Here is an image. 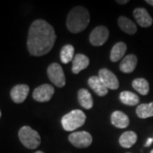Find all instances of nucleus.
<instances>
[{"instance_id":"14","label":"nucleus","mask_w":153,"mask_h":153,"mask_svg":"<svg viewBox=\"0 0 153 153\" xmlns=\"http://www.w3.org/2000/svg\"><path fill=\"white\" fill-rule=\"evenodd\" d=\"M137 62H138V59L136 55L132 54L128 55L121 61L119 68L124 73H131L134 71L137 66Z\"/></svg>"},{"instance_id":"12","label":"nucleus","mask_w":153,"mask_h":153,"mask_svg":"<svg viewBox=\"0 0 153 153\" xmlns=\"http://www.w3.org/2000/svg\"><path fill=\"white\" fill-rule=\"evenodd\" d=\"M89 65V59L82 54H76L72 60V72L78 74L79 72L86 69Z\"/></svg>"},{"instance_id":"8","label":"nucleus","mask_w":153,"mask_h":153,"mask_svg":"<svg viewBox=\"0 0 153 153\" xmlns=\"http://www.w3.org/2000/svg\"><path fill=\"white\" fill-rule=\"evenodd\" d=\"M55 93V88L49 84H43L34 89L33 97L38 102H46L50 100Z\"/></svg>"},{"instance_id":"6","label":"nucleus","mask_w":153,"mask_h":153,"mask_svg":"<svg viewBox=\"0 0 153 153\" xmlns=\"http://www.w3.org/2000/svg\"><path fill=\"white\" fill-rule=\"evenodd\" d=\"M69 141L77 148H86L92 143V136L86 131H79L71 133L68 137Z\"/></svg>"},{"instance_id":"10","label":"nucleus","mask_w":153,"mask_h":153,"mask_svg":"<svg viewBox=\"0 0 153 153\" xmlns=\"http://www.w3.org/2000/svg\"><path fill=\"white\" fill-rule=\"evenodd\" d=\"M29 94V87L26 84H18L13 88L10 91V97L12 100L20 104L25 101Z\"/></svg>"},{"instance_id":"9","label":"nucleus","mask_w":153,"mask_h":153,"mask_svg":"<svg viewBox=\"0 0 153 153\" xmlns=\"http://www.w3.org/2000/svg\"><path fill=\"white\" fill-rule=\"evenodd\" d=\"M98 76L108 89L115 90L119 88V82L117 77L112 71H111L108 69L105 68L100 69L99 71Z\"/></svg>"},{"instance_id":"22","label":"nucleus","mask_w":153,"mask_h":153,"mask_svg":"<svg viewBox=\"0 0 153 153\" xmlns=\"http://www.w3.org/2000/svg\"><path fill=\"white\" fill-rule=\"evenodd\" d=\"M136 113L140 118H143V119L153 117V102H151L149 104H141L138 105Z\"/></svg>"},{"instance_id":"7","label":"nucleus","mask_w":153,"mask_h":153,"mask_svg":"<svg viewBox=\"0 0 153 153\" xmlns=\"http://www.w3.org/2000/svg\"><path fill=\"white\" fill-rule=\"evenodd\" d=\"M109 38V31L104 26H99L89 35V42L94 46H101Z\"/></svg>"},{"instance_id":"18","label":"nucleus","mask_w":153,"mask_h":153,"mask_svg":"<svg viewBox=\"0 0 153 153\" xmlns=\"http://www.w3.org/2000/svg\"><path fill=\"white\" fill-rule=\"evenodd\" d=\"M118 26L124 33L128 34H134L137 32L136 25L132 22L130 19L125 16H120L118 18Z\"/></svg>"},{"instance_id":"21","label":"nucleus","mask_w":153,"mask_h":153,"mask_svg":"<svg viewBox=\"0 0 153 153\" xmlns=\"http://www.w3.org/2000/svg\"><path fill=\"white\" fill-rule=\"evenodd\" d=\"M120 100L127 105H136L140 102V98L135 94L129 91H123L120 94Z\"/></svg>"},{"instance_id":"24","label":"nucleus","mask_w":153,"mask_h":153,"mask_svg":"<svg viewBox=\"0 0 153 153\" xmlns=\"http://www.w3.org/2000/svg\"><path fill=\"white\" fill-rule=\"evenodd\" d=\"M152 142H153L152 138H149V139L147 140V141H146V145H145V146H146V147L150 146L152 144Z\"/></svg>"},{"instance_id":"28","label":"nucleus","mask_w":153,"mask_h":153,"mask_svg":"<svg viewBox=\"0 0 153 153\" xmlns=\"http://www.w3.org/2000/svg\"><path fill=\"white\" fill-rule=\"evenodd\" d=\"M0 117H1V111H0Z\"/></svg>"},{"instance_id":"16","label":"nucleus","mask_w":153,"mask_h":153,"mask_svg":"<svg viewBox=\"0 0 153 153\" xmlns=\"http://www.w3.org/2000/svg\"><path fill=\"white\" fill-rule=\"evenodd\" d=\"M77 98H78V102L81 105L84 109L89 110L93 107L94 101L91 94L88 92V90L85 88H81L78 90L77 93Z\"/></svg>"},{"instance_id":"11","label":"nucleus","mask_w":153,"mask_h":153,"mask_svg":"<svg viewBox=\"0 0 153 153\" xmlns=\"http://www.w3.org/2000/svg\"><path fill=\"white\" fill-rule=\"evenodd\" d=\"M134 17L137 23L142 27H148L152 25V18L144 8H136L134 10Z\"/></svg>"},{"instance_id":"2","label":"nucleus","mask_w":153,"mask_h":153,"mask_svg":"<svg viewBox=\"0 0 153 153\" xmlns=\"http://www.w3.org/2000/svg\"><path fill=\"white\" fill-rule=\"evenodd\" d=\"M89 21L88 11L82 6H76L67 16L66 27L71 33H79L87 27Z\"/></svg>"},{"instance_id":"15","label":"nucleus","mask_w":153,"mask_h":153,"mask_svg":"<svg viewBox=\"0 0 153 153\" xmlns=\"http://www.w3.org/2000/svg\"><path fill=\"white\" fill-rule=\"evenodd\" d=\"M111 121L113 126L118 128H125L129 124L128 117L120 111H116L111 114Z\"/></svg>"},{"instance_id":"19","label":"nucleus","mask_w":153,"mask_h":153,"mask_svg":"<svg viewBox=\"0 0 153 153\" xmlns=\"http://www.w3.org/2000/svg\"><path fill=\"white\" fill-rule=\"evenodd\" d=\"M137 141V134L133 131L124 132L119 138V144L124 148L132 147Z\"/></svg>"},{"instance_id":"3","label":"nucleus","mask_w":153,"mask_h":153,"mask_svg":"<svg viewBox=\"0 0 153 153\" xmlns=\"http://www.w3.org/2000/svg\"><path fill=\"white\" fill-rule=\"evenodd\" d=\"M86 116L81 110H73L61 119V124L66 131H74L85 123Z\"/></svg>"},{"instance_id":"25","label":"nucleus","mask_w":153,"mask_h":153,"mask_svg":"<svg viewBox=\"0 0 153 153\" xmlns=\"http://www.w3.org/2000/svg\"><path fill=\"white\" fill-rule=\"evenodd\" d=\"M117 4H126L128 3V0H123V1H120V0H117Z\"/></svg>"},{"instance_id":"17","label":"nucleus","mask_w":153,"mask_h":153,"mask_svg":"<svg viewBox=\"0 0 153 153\" xmlns=\"http://www.w3.org/2000/svg\"><path fill=\"white\" fill-rule=\"evenodd\" d=\"M126 50H127V45L124 43H123V42L117 43L111 49L110 59L112 62L118 61L123 57V55H125Z\"/></svg>"},{"instance_id":"1","label":"nucleus","mask_w":153,"mask_h":153,"mask_svg":"<svg viewBox=\"0 0 153 153\" xmlns=\"http://www.w3.org/2000/svg\"><path fill=\"white\" fill-rule=\"evenodd\" d=\"M54 27L44 20H36L29 28L27 49L34 56H42L48 54L55 43Z\"/></svg>"},{"instance_id":"29","label":"nucleus","mask_w":153,"mask_h":153,"mask_svg":"<svg viewBox=\"0 0 153 153\" xmlns=\"http://www.w3.org/2000/svg\"><path fill=\"white\" fill-rule=\"evenodd\" d=\"M151 153H153V150H152V152H151Z\"/></svg>"},{"instance_id":"27","label":"nucleus","mask_w":153,"mask_h":153,"mask_svg":"<svg viewBox=\"0 0 153 153\" xmlns=\"http://www.w3.org/2000/svg\"><path fill=\"white\" fill-rule=\"evenodd\" d=\"M35 153H44V152H35Z\"/></svg>"},{"instance_id":"20","label":"nucleus","mask_w":153,"mask_h":153,"mask_svg":"<svg viewBox=\"0 0 153 153\" xmlns=\"http://www.w3.org/2000/svg\"><path fill=\"white\" fill-rule=\"evenodd\" d=\"M132 86L137 92H139L142 95H146L149 93V90H150L149 82L145 78H136V79H134L132 82Z\"/></svg>"},{"instance_id":"5","label":"nucleus","mask_w":153,"mask_h":153,"mask_svg":"<svg viewBox=\"0 0 153 153\" xmlns=\"http://www.w3.org/2000/svg\"><path fill=\"white\" fill-rule=\"evenodd\" d=\"M47 74L49 80L56 87L62 88L66 84V77L62 67L57 63H52L47 69Z\"/></svg>"},{"instance_id":"13","label":"nucleus","mask_w":153,"mask_h":153,"mask_svg":"<svg viewBox=\"0 0 153 153\" xmlns=\"http://www.w3.org/2000/svg\"><path fill=\"white\" fill-rule=\"evenodd\" d=\"M88 83L89 87L93 89L94 92L98 94L99 96H105L108 93V88L105 86L99 76H93L89 77L88 80Z\"/></svg>"},{"instance_id":"23","label":"nucleus","mask_w":153,"mask_h":153,"mask_svg":"<svg viewBox=\"0 0 153 153\" xmlns=\"http://www.w3.org/2000/svg\"><path fill=\"white\" fill-rule=\"evenodd\" d=\"M74 58V47L71 44L65 45L60 50V60L62 63L67 64L73 60Z\"/></svg>"},{"instance_id":"26","label":"nucleus","mask_w":153,"mask_h":153,"mask_svg":"<svg viewBox=\"0 0 153 153\" xmlns=\"http://www.w3.org/2000/svg\"><path fill=\"white\" fill-rule=\"evenodd\" d=\"M146 2L147 4H149L150 5L153 6V0H146Z\"/></svg>"},{"instance_id":"4","label":"nucleus","mask_w":153,"mask_h":153,"mask_svg":"<svg viewBox=\"0 0 153 153\" xmlns=\"http://www.w3.org/2000/svg\"><path fill=\"white\" fill-rule=\"evenodd\" d=\"M19 139L25 147L36 149L41 144V138L38 132L33 129L30 126H24L19 130Z\"/></svg>"}]
</instances>
